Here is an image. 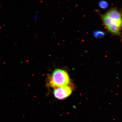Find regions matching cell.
Returning a JSON list of instances; mask_svg holds the SVG:
<instances>
[{
    "instance_id": "cell-6",
    "label": "cell",
    "mask_w": 122,
    "mask_h": 122,
    "mask_svg": "<svg viewBox=\"0 0 122 122\" xmlns=\"http://www.w3.org/2000/svg\"><path fill=\"white\" fill-rule=\"evenodd\" d=\"M98 5L101 8L103 9L107 8L109 6V4L107 2L103 0L100 1L99 2Z\"/></svg>"
},
{
    "instance_id": "cell-5",
    "label": "cell",
    "mask_w": 122,
    "mask_h": 122,
    "mask_svg": "<svg viewBox=\"0 0 122 122\" xmlns=\"http://www.w3.org/2000/svg\"><path fill=\"white\" fill-rule=\"evenodd\" d=\"M104 31L101 30H97L93 32V35L96 38L100 39L103 38L106 35Z\"/></svg>"
},
{
    "instance_id": "cell-1",
    "label": "cell",
    "mask_w": 122,
    "mask_h": 122,
    "mask_svg": "<svg viewBox=\"0 0 122 122\" xmlns=\"http://www.w3.org/2000/svg\"><path fill=\"white\" fill-rule=\"evenodd\" d=\"M70 82L69 76L66 71L57 69L55 70L50 81V86L57 88L67 86Z\"/></svg>"
},
{
    "instance_id": "cell-4",
    "label": "cell",
    "mask_w": 122,
    "mask_h": 122,
    "mask_svg": "<svg viewBox=\"0 0 122 122\" xmlns=\"http://www.w3.org/2000/svg\"><path fill=\"white\" fill-rule=\"evenodd\" d=\"M105 15L110 18L119 20H122L121 13L115 8H112L109 10Z\"/></svg>"
},
{
    "instance_id": "cell-3",
    "label": "cell",
    "mask_w": 122,
    "mask_h": 122,
    "mask_svg": "<svg viewBox=\"0 0 122 122\" xmlns=\"http://www.w3.org/2000/svg\"><path fill=\"white\" fill-rule=\"evenodd\" d=\"M72 92L71 88L67 86L56 88L53 93L56 98L59 100H63L71 95Z\"/></svg>"
},
{
    "instance_id": "cell-2",
    "label": "cell",
    "mask_w": 122,
    "mask_h": 122,
    "mask_svg": "<svg viewBox=\"0 0 122 122\" xmlns=\"http://www.w3.org/2000/svg\"><path fill=\"white\" fill-rule=\"evenodd\" d=\"M101 18L104 24L108 31L114 35L121 36L122 20L110 18L105 14L101 15Z\"/></svg>"
}]
</instances>
